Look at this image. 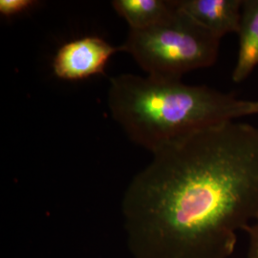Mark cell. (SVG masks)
<instances>
[{
    "instance_id": "obj_1",
    "label": "cell",
    "mask_w": 258,
    "mask_h": 258,
    "mask_svg": "<svg viewBox=\"0 0 258 258\" xmlns=\"http://www.w3.org/2000/svg\"><path fill=\"white\" fill-rule=\"evenodd\" d=\"M152 155L121 202L133 258H230L258 219V125L225 120Z\"/></svg>"
},
{
    "instance_id": "obj_2",
    "label": "cell",
    "mask_w": 258,
    "mask_h": 258,
    "mask_svg": "<svg viewBox=\"0 0 258 258\" xmlns=\"http://www.w3.org/2000/svg\"><path fill=\"white\" fill-rule=\"evenodd\" d=\"M107 100L127 137L151 153L199 129L249 116V101L231 93L150 76L111 79Z\"/></svg>"
},
{
    "instance_id": "obj_3",
    "label": "cell",
    "mask_w": 258,
    "mask_h": 258,
    "mask_svg": "<svg viewBox=\"0 0 258 258\" xmlns=\"http://www.w3.org/2000/svg\"><path fill=\"white\" fill-rule=\"evenodd\" d=\"M220 40L177 7L155 26L129 30L120 51L131 55L148 76L182 80L190 71L215 63Z\"/></svg>"
},
{
    "instance_id": "obj_4",
    "label": "cell",
    "mask_w": 258,
    "mask_h": 258,
    "mask_svg": "<svg viewBox=\"0 0 258 258\" xmlns=\"http://www.w3.org/2000/svg\"><path fill=\"white\" fill-rule=\"evenodd\" d=\"M120 47L112 46L96 36H86L68 41L60 47L53 59L55 76L66 81H80L104 74L112 55Z\"/></svg>"
},
{
    "instance_id": "obj_5",
    "label": "cell",
    "mask_w": 258,
    "mask_h": 258,
    "mask_svg": "<svg viewBox=\"0 0 258 258\" xmlns=\"http://www.w3.org/2000/svg\"><path fill=\"white\" fill-rule=\"evenodd\" d=\"M244 0H176L178 9L221 39L237 34Z\"/></svg>"
},
{
    "instance_id": "obj_6",
    "label": "cell",
    "mask_w": 258,
    "mask_h": 258,
    "mask_svg": "<svg viewBox=\"0 0 258 258\" xmlns=\"http://www.w3.org/2000/svg\"><path fill=\"white\" fill-rule=\"evenodd\" d=\"M239 46L232 82L243 83L258 66V0H244L237 34Z\"/></svg>"
},
{
    "instance_id": "obj_7",
    "label": "cell",
    "mask_w": 258,
    "mask_h": 258,
    "mask_svg": "<svg viewBox=\"0 0 258 258\" xmlns=\"http://www.w3.org/2000/svg\"><path fill=\"white\" fill-rule=\"evenodd\" d=\"M112 7L128 24L129 30H144L169 19L176 0H114Z\"/></svg>"
},
{
    "instance_id": "obj_8",
    "label": "cell",
    "mask_w": 258,
    "mask_h": 258,
    "mask_svg": "<svg viewBox=\"0 0 258 258\" xmlns=\"http://www.w3.org/2000/svg\"><path fill=\"white\" fill-rule=\"evenodd\" d=\"M38 3L36 0H0V14L5 18L18 17L34 9Z\"/></svg>"
},
{
    "instance_id": "obj_9",
    "label": "cell",
    "mask_w": 258,
    "mask_h": 258,
    "mask_svg": "<svg viewBox=\"0 0 258 258\" xmlns=\"http://www.w3.org/2000/svg\"><path fill=\"white\" fill-rule=\"evenodd\" d=\"M249 235V248L247 258H258V219L247 229Z\"/></svg>"
},
{
    "instance_id": "obj_10",
    "label": "cell",
    "mask_w": 258,
    "mask_h": 258,
    "mask_svg": "<svg viewBox=\"0 0 258 258\" xmlns=\"http://www.w3.org/2000/svg\"><path fill=\"white\" fill-rule=\"evenodd\" d=\"M258 115V101H249V116Z\"/></svg>"
}]
</instances>
